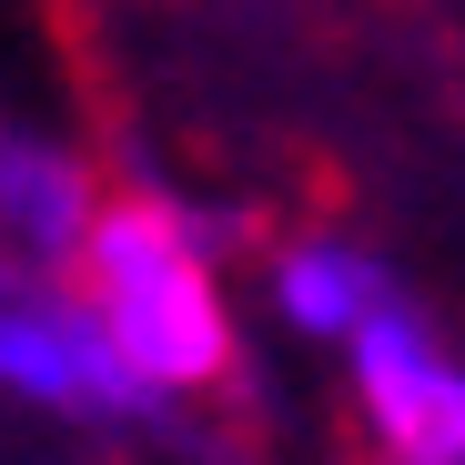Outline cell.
<instances>
[{"label": "cell", "instance_id": "cell-6", "mask_svg": "<svg viewBox=\"0 0 465 465\" xmlns=\"http://www.w3.org/2000/svg\"><path fill=\"white\" fill-rule=\"evenodd\" d=\"M11 273H21V263H11V253H0V283H11Z\"/></svg>", "mask_w": 465, "mask_h": 465}, {"label": "cell", "instance_id": "cell-3", "mask_svg": "<svg viewBox=\"0 0 465 465\" xmlns=\"http://www.w3.org/2000/svg\"><path fill=\"white\" fill-rule=\"evenodd\" d=\"M344 405L374 465H465V354L405 293L344 344Z\"/></svg>", "mask_w": 465, "mask_h": 465}, {"label": "cell", "instance_id": "cell-5", "mask_svg": "<svg viewBox=\"0 0 465 465\" xmlns=\"http://www.w3.org/2000/svg\"><path fill=\"white\" fill-rule=\"evenodd\" d=\"M384 303H395V263H384L364 232L344 223H303L263 253V314L293 334V344H354Z\"/></svg>", "mask_w": 465, "mask_h": 465}, {"label": "cell", "instance_id": "cell-2", "mask_svg": "<svg viewBox=\"0 0 465 465\" xmlns=\"http://www.w3.org/2000/svg\"><path fill=\"white\" fill-rule=\"evenodd\" d=\"M0 395L61 415V425H163L173 405L122 364L112 324L71 273H11L0 283Z\"/></svg>", "mask_w": 465, "mask_h": 465}, {"label": "cell", "instance_id": "cell-4", "mask_svg": "<svg viewBox=\"0 0 465 465\" xmlns=\"http://www.w3.org/2000/svg\"><path fill=\"white\" fill-rule=\"evenodd\" d=\"M112 203V173L92 163L82 132L41 112H0V253L21 273H71Z\"/></svg>", "mask_w": 465, "mask_h": 465}, {"label": "cell", "instance_id": "cell-1", "mask_svg": "<svg viewBox=\"0 0 465 465\" xmlns=\"http://www.w3.org/2000/svg\"><path fill=\"white\" fill-rule=\"evenodd\" d=\"M71 283L92 293V314L112 324L122 364L163 405L223 395L243 374V303H232V273H223V223L193 213L183 193L112 183Z\"/></svg>", "mask_w": 465, "mask_h": 465}]
</instances>
